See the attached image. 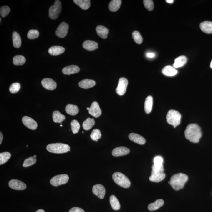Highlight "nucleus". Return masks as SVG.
<instances>
[{
    "instance_id": "1",
    "label": "nucleus",
    "mask_w": 212,
    "mask_h": 212,
    "mask_svg": "<svg viewBox=\"0 0 212 212\" xmlns=\"http://www.w3.org/2000/svg\"><path fill=\"white\" fill-rule=\"evenodd\" d=\"M202 136V131L199 126L194 124L187 126L185 131V137L190 142L197 143Z\"/></svg>"
},
{
    "instance_id": "2",
    "label": "nucleus",
    "mask_w": 212,
    "mask_h": 212,
    "mask_svg": "<svg viewBox=\"0 0 212 212\" xmlns=\"http://www.w3.org/2000/svg\"><path fill=\"white\" fill-rule=\"evenodd\" d=\"M188 179V177L186 174L179 173L173 175L171 177L170 184L174 189L179 190L183 188L184 185Z\"/></svg>"
},
{
    "instance_id": "3",
    "label": "nucleus",
    "mask_w": 212,
    "mask_h": 212,
    "mask_svg": "<svg viewBox=\"0 0 212 212\" xmlns=\"http://www.w3.org/2000/svg\"><path fill=\"white\" fill-rule=\"evenodd\" d=\"M48 151L50 153L62 154L70 151V147L67 144L62 143H55L49 144L47 147Z\"/></svg>"
},
{
    "instance_id": "4",
    "label": "nucleus",
    "mask_w": 212,
    "mask_h": 212,
    "mask_svg": "<svg viewBox=\"0 0 212 212\" xmlns=\"http://www.w3.org/2000/svg\"><path fill=\"white\" fill-rule=\"evenodd\" d=\"M113 179L117 185L124 188H128L131 185V182L128 178L120 172H116L114 173Z\"/></svg>"
},
{
    "instance_id": "5",
    "label": "nucleus",
    "mask_w": 212,
    "mask_h": 212,
    "mask_svg": "<svg viewBox=\"0 0 212 212\" xmlns=\"http://www.w3.org/2000/svg\"><path fill=\"white\" fill-rule=\"evenodd\" d=\"M182 116L179 112L174 110H170L167 114L166 119L167 123L173 125L174 128L181 123Z\"/></svg>"
},
{
    "instance_id": "6",
    "label": "nucleus",
    "mask_w": 212,
    "mask_h": 212,
    "mask_svg": "<svg viewBox=\"0 0 212 212\" xmlns=\"http://www.w3.org/2000/svg\"><path fill=\"white\" fill-rule=\"evenodd\" d=\"M151 175L149 177V180L152 182H159L165 179L166 176L164 173V167L157 168L153 165L152 167Z\"/></svg>"
},
{
    "instance_id": "7",
    "label": "nucleus",
    "mask_w": 212,
    "mask_h": 212,
    "mask_svg": "<svg viewBox=\"0 0 212 212\" xmlns=\"http://www.w3.org/2000/svg\"><path fill=\"white\" fill-rule=\"evenodd\" d=\"M61 3L59 0L55 1L53 5L51 6L49 11V16L50 19H56L59 16L61 11Z\"/></svg>"
},
{
    "instance_id": "8",
    "label": "nucleus",
    "mask_w": 212,
    "mask_h": 212,
    "mask_svg": "<svg viewBox=\"0 0 212 212\" xmlns=\"http://www.w3.org/2000/svg\"><path fill=\"white\" fill-rule=\"evenodd\" d=\"M69 179V176L67 174H60L52 178L51 179L50 182L52 185L57 187L67 183L68 182Z\"/></svg>"
},
{
    "instance_id": "9",
    "label": "nucleus",
    "mask_w": 212,
    "mask_h": 212,
    "mask_svg": "<svg viewBox=\"0 0 212 212\" xmlns=\"http://www.w3.org/2000/svg\"><path fill=\"white\" fill-rule=\"evenodd\" d=\"M128 84V81L125 78H120L117 87L116 88V93L119 96H123L125 94L126 91L127 86Z\"/></svg>"
},
{
    "instance_id": "10",
    "label": "nucleus",
    "mask_w": 212,
    "mask_h": 212,
    "mask_svg": "<svg viewBox=\"0 0 212 212\" xmlns=\"http://www.w3.org/2000/svg\"><path fill=\"white\" fill-rule=\"evenodd\" d=\"M69 29L68 24L67 23L63 22L58 27L56 31L57 36L60 38L65 37L67 35Z\"/></svg>"
},
{
    "instance_id": "11",
    "label": "nucleus",
    "mask_w": 212,
    "mask_h": 212,
    "mask_svg": "<svg viewBox=\"0 0 212 212\" xmlns=\"http://www.w3.org/2000/svg\"><path fill=\"white\" fill-rule=\"evenodd\" d=\"M93 193L99 199H103L106 193L105 189L104 186L101 184H97L93 187Z\"/></svg>"
},
{
    "instance_id": "12",
    "label": "nucleus",
    "mask_w": 212,
    "mask_h": 212,
    "mask_svg": "<svg viewBox=\"0 0 212 212\" xmlns=\"http://www.w3.org/2000/svg\"><path fill=\"white\" fill-rule=\"evenodd\" d=\"M9 187L15 190H24L27 188V185L24 182L17 179H12L9 183Z\"/></svg>"
},
{
    "instance_id": "13",
    "label": "nucleus",
    "mask_w": 212,
    "mask_h": 212,
    "mask_svg": "<svg viewBox=\"0 0 212 212\" xmlns=\"http://www.w3.org/2000/svg\"><path fill=\"white\" fill-rule=\"evenodd\" d=\"M22 122L26 127L30 129L35 130L37 128V123L30 117H23L22 118Z\"/></svg>"
},
{
    "instance_id": "14",
    "label": "nucleus",
    "mask_w": 212,
    "mask_h": 212,
    "mask_svg": "<svg viewBox=\"0 0 212 212\" xmlns=\"http://www.w3.org/2000/svg\"><path fill=\"white\" fill-rule=\"evenodd\" d=\"M41 84L44 88L48 90H53L56 88L57 84L53 79L47 78L43 79Z\"/></svg>"
},
{
    "instance_id": "15",
    "label": "nucleus",
    "mask_w": 212,
    "mask_h": 212,
    "mask_svg": "<svg viewBox=\"0 0 212 212\" xmlns=\"http://www.w3.org/2000/svg\"><path fill=\"white\" fill-rule=\"evenodd\" d=\"M89 113L95 118L99 117L101 114V110L98 103L94 101L92 103L89 110Z\"/></svg>"
},
{
    "instance_id": "16",
    "label": "nucleus",
    "mask_w": 212,
    "mask_h": 212,
    "mask_svg": "<svg viewBox=\"0 0 212 212\" xmlns=\"http://www.w3.org/2000/svg\"><path fill=\"white\" fill-rule=\"evenodd\" d=\"M130 152V150L127 147H118L113 149L112 151V155L115 157L125 156V155L129 154Z\"/></svg>"
},
{
    "instance_id": "17",
    "label": "nucleus",
    "mask_w": 212,
    "mask_h": 212,
    "mask_svg": "<svg viewBox=\"0 0 212 212\" xmlns=\"http://www.w3.org/2000/svg\"><path fill=\"white\" fill-rule=\"evenodd\" d=\"M79 67L78 66L72 65L67 66L62 69V73L65 75L75 74L80 71Z\"/></svg>"
},
{
    "instance_id": "18",
    "label": "nucleus",
    "mask_w": 212,
    "mask_h": 212,
    "mask_svg": "<svg viewBox=\"0 0 212 212\" xmlns=\"http://www.w3.org/2000/svg\"><path fill=\"white\" fill-rule=\"evenodd\" d=\"M129 138L130 140L139 145H144L146 142L145 138L137 134L130 133L129 135Z\"/></svg>"
},
{
    "instance_id": "19",
    "label": "nucleus",
    "mask_w": 212,
    "mask_h": 212,
    "mask_svg": "<svg viewBox=\"0 0 212 212\" xmlns=\"http://www.w3.org/2000/svg\"><path fill=\"white\" fill-rule=\"evenodd\" d=\"M65 50V48L61 46H54L49 49L48 52L52 56H56L62 54Z\"/></svg>"
},
{
    "instance_id": "20",
    "label": "nucleus",
    "mask_w": 212,
    "mask_h": 212,
    "mask_svg": "<svg viewBox=\"0 0 212 212\" xmlns=\"http://www.w3.org/2000/svg\"><path fill=\"white\" fill-rule=\"evenodd\" d=\"M200 28L203 32L206 33H212V22L205 21L201 23Z\"/></svg>"
},
{
    "instance_id": "21",
    "label": "nucleus",
    "mask_w": 212,
    "mask_h": 212,
    "mask_svg": "<svg viewBox=\"0 0 212 212\" xmlns=\"http://www.w3.org/2000/svg\"><path fill=\"white\" fill-rule=\"evenodd\" d=\"M83 47L88 51H93L98 48V43L94 41L90 40L84 41L83 43Z\"/></svg>"
},
{
    "instance_id": "22",
    "label": "nucleus",
    "mask_w": 212,
    "mask_h": 212,
    "mask_svg": "<svg viewBox=\"0 0 212 212\" xmlns=\"http://www.w3.org/2000/svg\"><path fill=\"white\" fill-rule=\"evenodd\" d=\"M163 74L167 76H175L178 73L177 70L171 66H165L162 70Z\"/></svg>"
},
{
    "instance_id": "23",
    "label": "nucleus",
    "mask_w": 212,
    "mask_h": 212,
    "mask_svg": "<svg viewBox=\"0 0 212 212\" xmlns=\"http://www.w3.org/2000/svg\"><path fill=\"white\" fill-rule=\"evenodd\" d=\"M96 83L94 80L91 79H86L83 80L79 83V87L84 89H88L94 87Z\"/></svg>"
},
{
    "instance_id": "24",
    "label": "nucleus",
    "mask_w": 212,
    "mask_h": 212,
    "mask_svg": "<svg viewBox=\"0 0 212 212\" xmlns=\"http://www.w3.org/2000/svg\"><path fill=\"white\" fill-rule=\"evenodd\" d=\"M187 62V58L184 56H181L175 59L173 67L174 68H178L185 65Z\"/></svg>"
},
{
    "instance_id": "25",
    "label": "nucleus",
    "mask_w": 212,
    "mask_h": 212,
    "mask_svg": "<svg viewBox=\"0 0 212 212\" xmlns=\"http://www.w3.org/2000/svg\"><path fill=\"white\" fill-rule=\"evenodd\" d=\"M97 33L99 36L103 39L107 38L109 33V30L104 26L99 25L96 28Z\"/></svg>"
},
{
    "instance_id": "26",
    "label": "nucleus",
    "mask_w": 212,
    "mask_h": 212,
    "mask_svg": "<svg viewBox=\"0 0 212 212\" xmlns=\"http://www.w3.org/2000/svg\"><path fill=\"white\" fill-rule=\"evenodd\" d=\"M73 1L75 4L84 10H87L91 5V1L90 0H74Z\"/></svg>"
},
{
    "instance_id": "27",
    "label": "nucleus",
    "mask_w": 212,
    "mask_h": 212,
    "mask_svg": "<svg viewBox=\"0 0 212 212\" xmlns=\"http://www.w3.org/2000/svg\"><path fill=\"white\" fill-rule=\"evenodd\" d=\"M12 41L14 47L16 48H19L21 45V36L19 33L16 32H13L12 33Z\"/></svg>"
},
{
    "instance_id": "28",
    "label": "nucleus",
    "mask_w": 212,
    "mask_h": 212,
    "mask_svg": "<svg viewBox=\"0 0 212 212\" xmlns=\"http://www.w3.org/2000/svg\"><path fill=\"white\" fill-rule=\"evenodd\" d=\"M121 0H113L110 1L109 5V8L110 11H117L120 8L121 4Z\"/></svg>"
},
{
    "instance_id": "29",
    "label": "nucleus",
    "mask_w": 212,
    "mask_h": 212,
    "mask_svg": "<svg viewBox=\"0 0 212 212\" xmlns=\"http://www.w3.org/2000/svg\"><path fill=\"white\" fill-rule=\"evenodd\" d=\"M164 203V201L163 199H158L154 202L149 204L148 206V209L150 211L156 210L163 205Z\"/></svg>"
},
{
    "instance_id": "30",
    "label": "nucleus",
    "mask_w": 212,
    "mask_h": 212,
    "mask_svg": "<svg viewBox=\"0 0 212 212\" xmlns=\"http://www.w3.org/2000/svg\"><path fill=\"white\" fill-rule=\"evenodd\" d=\"M66 112L68 114L75 116L79 113V109L77 106L73 104H68L66 106Z\"/></svg>"
},
{
    "instance_id": "31",
    "label": "nucleus",
    "mask_w": 212,
    "mask_h": 212,
    "mask_svg": "<svg viewBox=\"0 0 212 212\" xmlns=\"http://www.w3.org/2000/svg\"><path fill=\"white\" fill-rule=\"evenodd\" d=\"M153 105V98L149 96L145 99V113L149 114L151 112Z\"/></svg>"
},
{
    "instance_id": "32",
    "label": "nucleus",
    "mask_w": 212,
    "mask_h": 212,
    "mask_svg": "<svg viewBox=\"0 0 212 212\" xmlns=\"http://www.w3.org/2000/svg\"><path fill=\"white\" fill-rule=\"evenodd\" d=\"M52 118L53 120L55 123H60L64 121L65 119V116L64 115L61 114L59 111H55L52 114Z\"/></svg>"
},
{
    "instance_id": "33",
    "label": "nucleus",
    "mask_w": 212,
    "mask_h": 212,
    "mask_svg": "<svg viewBox=\"0 0 212 212\" xmlns=\"http://www.w3.org/2000/svg\"><path fill=\"white\" fill-rule=\"evenodd\" d=\"M110 202L112 208L114 210H117L120 208L121 205L119 201L114 195H111L110 198Z\"/></svg>"
},
{
    "instance_id": "34",
    "label": "nucleus",
    "mask_w": 212,
    "mask_h": 212,
    "mask_svg": "<svg viewBox=\"0 0 212 212\" xmlns=\"http://www.w3.org/2000/svg\"><path fill=\"white\" fill-rule=\"evenodd\" d=\"M95 120L93 118H88L83 124V127L86 130H89L94 126Z\"/></svg>"
},
{
    "instance_id": "35",
    "label": "nucleus",
    "mask_w": 212,
    "mask_h": 212,
    "mask_svg": "<svg viewBox=\"0 0 212 212\" xmlns=\"http://www.w3.org/2000/svg\"><path fill=\"white\" fill-rule=\"evenodd\" d=\"M13 63L15 65H22L25 63L26 59L23 56L18 55L13 58Z\"/></svg>"
},
{
    "instance_id": "36",
    "label": "nucleus",
    "mask_w": 212,
    "mask_h": 212,
    "mask_svg": "<svg viewBox=\"0 0 212 212\" xmlns=\"http://www.w3.org/2000/svg\"><path fill=\"white\" fill-rule=\"evenodd\" d=\"M11 156V154L9 152H4L0 153V165L6 163L8 161Z\"/></svg>"
},
{
    "instance_id": "37",
    "label": "nucleus",
    "mask_w": 212,
    "mask_h": 212,
    "mask_svg": "<svg viewBox=\"0 0 212 212\" xmlns=\"http://www.w3.org/2000/svg\"><path fill=\"white\" fill-rule=\"evenodd\" d=\"M153 165L157 168H160L164 167V159L162 157L157 156L155 157L153 160Z\"/></svg>"
},
{
    "instance_id": "38",
    "label": "nucleus",
    "mask_w": 212,
    "mask_h": 212,
    "mask_svg": "<svg viewBox=\"0 0 212 212\" xmlns=\"http://www.w3.org/2000/svg\"><path fill=\"white\" fill-rule=\"evenodd\" d=\"M132 36L135 42L138 44H141L143 42V38L140 33L138 31H134L132 33Z\"/></svg>"
},
{
    "instance_id": "39",
    "label": "nucleus",
    "mask_w": 212,
    "mask_h": 212,
    "mask_svg": "<svg viewBox=\"0 0 212 212\" xmlns=\"http://www.w3.org/2000/svg\"><path fill=\"white\" fill-rule=\"evenodd\" d=\"M71 127L73 133V134H76L79 132L80 125L79 123L76 120H73L71 122Z\"/></svg>"
},
{
    "instance_id": "40",
    "label": "nucleus",
    "mask_w": 212,
    "mask_h": 212,
    "mask_svg": "<svg viewBox=\"0 0 212 212\" xmlns=\"http://www.w3.org/2000/svg\"><path fill=\"white\" fill-rule=\"evenodd\" d=\"M90 137L93 140L98 141V139L101 137V133L98 129H95L92 131L90 135Z\"/></svg>"
},
{
    "instance_id": "41",
    "label": "nucleus",
    "mask_w": 212,
    "mask_h": 212,
    "mask_svg": "<svg viewBox=\"0 0 212 212\" xmlns=\"http://www.w3.org/2000/svg\"><path fill=\"white\" fill-rule=\"evenodd\" d=\"M36 159L34 157H30L27 158L24 160L23 166L24 167H28L34 165L36 162Z\"/></svg>"
},
{
    "instance_id": "42",
    "label": "nucleus",
    "mask_w": 212,
    "mask_h": 212,
    "mask_svg": "<svg viewBox=\"0 0 212 212\" xmlns=\"http://www.w3.org/2000/svg\"><path fill=\"white\" fill-rule=\"evenodd\" d=\"M21 85L18 83H15L11 84L10 86L9 90L10 93H18L20 90Z\"/></svg>"
},
{
    "instance_id": "43",
    "label": "nucleus",
    "mask_w": 212,
    "mask_h": 212,
    "mask_svg": "<svg viewBox=\"0 0 212 212\" xmlns=\"http://www.w3.org/2000/svg\"><path fill=\"white\" fill-rule=\"evenodd\" d=\"M39 33L38 31L31 30L29 31L28 33L27 37L30 39H36L39 36Z\"/></svg>"
},
{
    "instance_id": "44",
    "label": "nucleus",
    "mask_w": 212,
    "mask_h": 212,
    "mask_svg": "<svg viewBox=\"0 0 212 212\" xmlns=\"http://www.w3.org/2000/svg\"><path fill=\"white\" fill-rule=\"evenodd\" d=\"M10 9L8 6H4L0 9V14L2 17H5L10 13Z\"/></svg>"
},
{
    "instance_id": "45",
    "label": "nucleus",
    "mask_w": 212,
    "mask_h": 212,
    "mask_svg": "<svg viewBox=\"0 0 212 212\" xmlns=\"http://www.w3.org/2000/svg\"><path fill=\"white\" fill-rule=\"evenodd\" d=\"M144 6L147 10L151 11L154 8V3L152 0H144L143 1Z\"/></svg>"
},
{
    "instance_id": "46",
    "label": "nucleus",
    "mask_w": 212,
    "mask_h": 212,
    "mask_svg": "<svg viewBox=\"0 0 212 212\" xmlns=\"http://www.w3.org/2000/svg\"><path fill=\"white\" fill-rule=\"evenodd\" d=\"M69 212H85L83 209L78 207H73L70 209Z\"/></svg>"
},
{
    "instance_id": "47",
    "label": "nucleus",
    "mask_w": 212,
    "mask_h": 212,
    "mask_svg": "<svg viewBox=\"0 0 212 212\" xmlns=\"http://www.w3.org/2000/svg\"><path fill=\"white\" fill-rule=\"evenodd\" d=\"M146 56L147 58H151H151H154L156 56V54L154 52H147L146 54Z\"/></svg>"
},
{
    "instance_id": "48",
    "label": "nucleus",
    "mask_w": 212,
    "mask_h": 212,
    "mask_svg": "<svg viewBox=\"0 0 212 212\" xmlns=\"http://www.w3.org/2000/svg\"><path fill=\"white\" fill-rule=\"evenodd\" d=\"M3 139V135L2 133L0 132V144H1Z\"/></svg>"
},
{
    "instance_id": "49",
    "label": "nucleus",
    "mask_w": 212,
    "mask_h": 212,
    "mask_svg": "<svg viewBox=\"0 0 212 212\" xmlns=\"http://www.w3.org/2000/svg\"><path fill=\"white\" fill-rule=\"evenodd\" d=\"M166 1L167 3L170 4L173 3L174 2L173 0H167V1Z\"/></svg>"
},
{
    "instance_id": "50",
    "label": "nucleus",
    "mask_w": 212,
    "mask_h": 212,
    "mask_svg": "<svg viewBox=\"0 0 212 212\" xmlns=\"http://www.w3.org/2000/svg\"><path fill=\"white\" fill-rule=\"evenodd\" d=\"M36 212H45L43 210V209H39Z\"/></svg>"
},
{
    "instance_id": "51",
    "label": "nucleus",
    "mask_w": 212,
    "mask_h": 212,
    "mask_svg": "<svg viewBox=\"0 0 212 212\" xmlns=\"http://www.w3.org/2000/svg\"><path fill=\"white\" fill-rule=\"evenodd\" d=\"M210 67L212 69V60L211 61V63H210Z\"/></svg>"
},
{
    "instance_id": "52",
    "label": "nucleus",
    "mask_w": 212,
    "mask_h": 212,
    "mask_svg": "<svg viewBox=\"0 0 212 212\" xmlns=\"http://www.w3.org/2000/svg\"><path fill=\"white\" fill-rule=\"evenodd\" d=\"M87 110H89L90 108H89V107H88V108H87Z\"/></svg>"
},
{
    "instance_id": "53",
    "label": "nucleus",
    "mask_w": 212,
    "mask_h": 212,
    "mask_svg": "<svg viewBox=\"0 0 212 212\" xmlns=\"http://www.w3.org/2000/svg\"><path fill=\"white\" fill-rule=\"evenodd\" d=\"M33 157H35V158H36V156H35H35H34Z\"/></svg>"
},
{
    "instance_id": "54",
    "label": "nucleus",
    "mask_w": 212,
    "mask_h": 212,
    "mask_svg": "<svg viewBox=\"0 0 212 212\" xmlns=\"http://www.w3.org/2000/svg\"><path fill=\"white\" fill-rule=\"evenodd\" d=\"M1 18H0V21H1Z\"/></svg>"
},
{
    "instance_id": "55",
    "label": "nucleus",
    "mask_w": 212,
    "mask_h": 212,
    "mask_svg": "<svg viewBox=\"0 0 212 212\" xmlns=\"http://www.w3.org/2000/svg\"><path fill=\"white\" fill-rule=\"evenodd\" d=\"M60 126H61V127H62L63 126H62V125H60Z\"/></svg>"
}]
</instances>
